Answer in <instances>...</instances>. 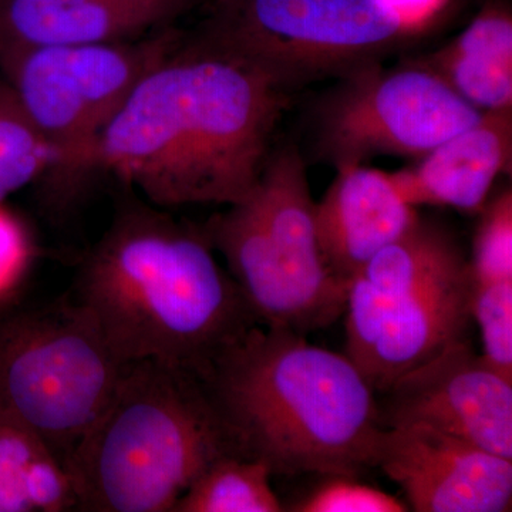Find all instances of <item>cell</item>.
Listing matches in <instances>:
<instances>
[{"label":"cell","mask_w":512,"mask_h":512,"mask_svg":"<svg viewBox=\"0 0 512 512\" xmlns=\"http://www.w3.org/2000/svg\"><path fill=\"white\" fill-rule=\"evenodd\" d=\"M286 104V87L245 57L204 36L180 40L101 131L90 171H113L160 208L238 204Z\"/></svg>","instance_id":"obj_1"},{"label":"cell","mask_w":512,"mask_h":512,"mask_svg":"<svg viewBox=\"0 0 512 512\" xmlns=\"http://www.w3.org/2000/svg\"><path fill=\"white\" fill-rule=\"evenodd\" d=\"M413 30L384 0H215L204 37L288 89L379 62Z\"/></svg>","instance_id":"obj_9"},{"label":"cell","mask_w":512,"mask_h":512,"mask_svg":"<svg viewBox=\"0 0 512 512\" xmlns=\"http://www.w3.org/2000/svg\"><path fill=\"white\" fill-rule=\"evenodd\" d=\"M197 0H0V55L32 46L127 42Z\"/></svg>","instance_id":"obj_14"},{"label":"cell","mask_w":512,"mask_h":512,"mask_svg":"<svg viewBox=\"0 0 512 512\" xmlns=\"http://www.w3.org/2000/svg\"><path fill=\"white\" fill-rule=\"evenodd\" d=\"M181 37L165 29L151 39L93 45L32 46L0 55L5 82L55 154L49 201L72 202L101 131L128 94Z\"/></svg>","instance_id":"obj_7"},{"label":"cell","mask_w":512,"mask_h":512,"mask_svg":"<svg viewBox=\"0 0 512 512\" xmlns=\"http://www.w3.org/2000/svg\"><path fill=\"white\" fill-rule=\"evenodd\" d=\"M49 447L18 421L0 413V512L33 511L26 477L30 464Z\"/></svg>","instance_id":"obj_21"},{"label":"cell","mask_w":512,"mask_h":512,"mask_svg":"<svg viewBox=\"0 0 512 512\" xmlns=\"http://www.w3.org/2000/svg\"><path fill=\"white\" fill-rule=\"evenodd\" d=\"M124 365L66 296L0 330V413L32 431L66 467L109 404Z\"/></svg>","instance_id":"obj_8"},{"label":"cell","mask_w":512,"mask_h":512,"mask_svg":"<svg viewBox=\"0 0 512 512\" xmlns=\"http://www.w3.org/2000/svg\"><path fill=\"white\" fill-rule=\"evenodd\" d=\"M471 318L480 328L485 362L512 380V281L474 284Z\"/></svg>","instance_id":"obj_19"},{"label":"cell","mask_w":512,"mask_h":512,"mask_svg":"<svg viewBox=\"0 0 512 512\" xmlns=\"http://www.w3.org/2000/svg\"><path fill=\"white\" fill-rule=\"evenodd\" d=\"M382 394L384 427L420 424L512 460V380L477 355L466 336Z\"/></svg>","instance_id":"obj_11"},{"label":"cell","mask_w":512,"mask_h":512,"mask_svg":"<svg viewBox=\"0 0 512 512\" xmlns=\"http://www.w3.org/2000/svg\"><path fill=\"white\" fill-rule=\"evenodd\" d=\"M481 116L424 64L376 62L343 76L322 101L316 147L336 168L377 156L423 157Z\"/></svg>","instance_id":"obj_10"},{"label":"cell","mask_w":512,"mask_h":512,"mask_svg":"<svg viewBox=\"0 0 512 512\" xmlns=\"http://www.w3.org/2000/svg\"><path fill=\"white\" fill-rule=\"evenodd\" d=\"M420 221L390 174L362 164L338 168L315 207L320 252L330 272L348 282L384 247Z\"/></svg>","instance_id":"obj_13"},{"label":"cell","mask_w":512,"mask_h":512,"mask_svg":"<svg viewBox=\"0 0 512 512\" xmlns=\"http://www.w3.org/2000/svg\"><path fill=\"white\" fill-rule=\"evenodd\" d=\"M202 379L235 454L272 476L357 477L376 467L377 393L349 356L256 323Z\"/></svg>","instance_id":"obj_3"},{"label":"cell","mask_w":512,"mask_h":512,"mask_svg":"<svg viewBox=\"0 0 512 512\" xmlns=\"http://www.w3.org/2000/svg\"><path fill=\"white\" fill-rule=\"evenodd\" d=\"M407 23L416 29L421 20L439 10L443 0H384Z\"/></svg>","instance_id":"obj_24"},{"label":"cell","mask_w":512,"mask_h":512,"mask_svg":"<svg viewBox=\"0 0 512 512\" xmlns=\"http://www.w3.org/2000/svg\"><path fill=\"white\" fill-rule=\"evenodd\" d=\"M376 467L402 487L413 511H511L512 460L431 427H384Z\"/></svg>","instance_id":"obj_12"},{"label":"cell","mask_w":512,"mask_h":512,"mask_svg":"<svg viewBox=\"0 0 512 512\" xmlns=\"http://www.w3.org/2000/svg\"><path fill=\"white\" fill-rule=\"evenodd\" d=\"M22 252L19 229L9 217L0 212V285L19 264Z\"/></svg>","instance_id":"obj_23"},{"label":"cell","mask_w":512,"mask_h":512,"mask_svg":"<svg viewBox=\"0 0 512 512\" xmlns=\"http://www.w3.org/2000/svg\"><path fill=\"white\" fill-rule=\"evenodd\" d=\"M357 477L329 476L311 494L298 501L296 512H406L409 505L394 495L370 487Z\"/></svg>","instance_id":"obj_22"},{"label":"cell","mask_w":512,"mask_h":512,"mask_svg":"<svg viewBox=\"0 0 512 512\" xmlns=\"http://www.w3.org/2000/svg\"><path fill=\"white\" fill-rule=\"evenodd\" d=\"M471 275L476 285L512 281V194L498 195L484 211L474 242Z\"/></svg>","instance_id":"obj_20"},{"label":"cell","mask_w":512,"mask_h":512,"mask_svg":"<svg viewBox=\"0 0 512 512\" xmlns=\"http://www.w3.org/2000/svg\"><path fill=\"white\" fill-rule=\"evenodd\" d=\"M480 111L512 109V16L490 2L439 52L420 60Z\"/></svg>","instance_id":"obj_16"},{"label":"cell","mask_w":512,"mask_h":512,"mask_svg":"<svg viewBox=\"0 0 512 512\" xmlns=\"http://www.w3.org/2000/svg\"><path fill=\"white\" fill-rule=\"evenodd\" d=\"M511 157L512 109L484 111L476 124L433 148L419 164L390 177L413 207L480 211L498 175L510 171Z\"/></svg>","instance_id":"obj_15"},{"label":"cell","mask_w":512,"mask_h":512,"mask_svg":"<svg viewBox=\"0 0 512 512\" xmlns=\"http://www.w3.org/2000/svg\"><path fill=\"white\" fill-rule=\"evenodd\" d=\"M235 454L204 379L158 360L126 363L66 464L76 510L173 512L202 471ZM238 456V454H237Z\"/></svg>","instance_id":"obj_4"},{"label":"cell","mask_w":512,"mask_h":512,"mask_svg":"<svg viewBox=\"0 0 512 512\" xmlns=\"http://www.w3.org/2000/svg\"><path fill=\"white\" fill-rule=\"evenodd\" d=\"M55 154L20 107L9 84L0 82V202L46 174Z\"/></svg>","instance_id":"obj_18"},{"label":"cell","mask_w":512,"mask_h":512,"mask_svg":"<svg viewBox=\"0 0 512 512\" xmlns=\"http://www.w3.org/2000/svg\"><path fill=\"white\" fill-rule=\"evenodd\" d=\"M315 207L305 163L288 146L268 157L247 197L204 231L261 325L308 335L345 313L349 284L325 264Z\"/></svg>","instance_id":"obj_5"},{"label":"cell","mask_w":512,"mask_h":512,"mask_svg":"<svg viewBox=\"0 0 512 512\" xmlns=\"http://www.w3.org/2000/svg\"><path fill=\"white\" fill-rule=\"evenodd\" d=\"M73 289L121 363L158 360L204 377L259 323L207 235L143 204L117 214Z\"/></svg>","instance_id":"obj_2"},{"label":"cell","mask_w":512,"mask_h":512,"mask_svg":"<svg viewBox=\"0 0 512 512\" xmlns=\"http://www.w3.org/2000/svg\"><path fill=\"white\" fill-rule=\"evenodd\" d=\"M265 464L227 454L195 478L173 512H282Z\"/></svg>","instance_id":"obj_17"},{"label":"cell","mask_w":512,"mask_h":512,"mask_svg":"<svg viewBox=\"0 0 512 512\" xmlns=\"http://www.w3.org/2000/svg\"><path fill=\"white\" fill-rule=\"evenodd\" d=\"M473 291L470 262L456 241L419 221L350 278L345 355L384 393L466 336Z\"/></svg>","instance_id":"obj_6"}]
</instances>
